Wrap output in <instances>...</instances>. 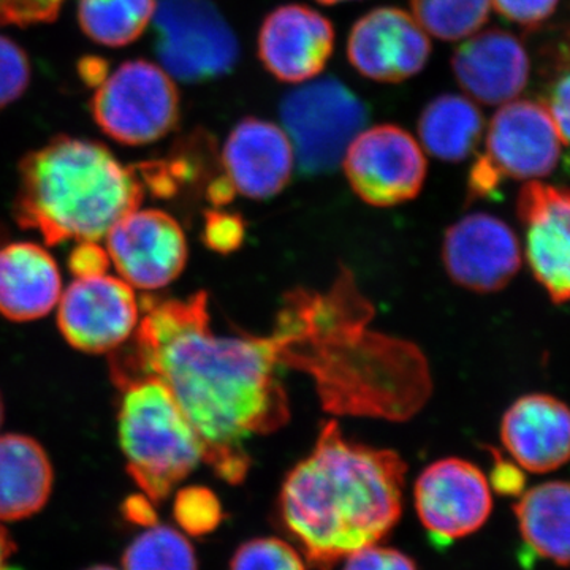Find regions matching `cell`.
I'll return each instance as SVG.
<instances>
[{
    "mask_svg": "<svg viewBox=\"0 0 570 570\" xmlns=\"http://www.w3.org/2000/svg\"><path fill=\"white\" fill-rule=\"evenodd\" d=\"M317 2L325 3V6H336V3L348 2V0H317Z\"/></svg>",
    "mask_w": 570,
    "mask_h": 570,
    "instance_id": "b9f144b4",
    "label": "cell"
},
{
    "mask_svg": "<svg viewBox=\"0 0 570 570\" xmlns=\"http://www.w3.org/2000/svg\"><path fill=\"white\" fill-rule=\"evenodd\" d=\"M456 81L471 99L483 105L512 102L528 86L531 58L515 36L501 29L474 33L452 58Z\"/></svg>",
    "mask_w": 570,
    "mask_h": 570,
    "instance_id": "ac0fdd59",
    "label": "cell"
},
{
    "mask_svg": "<svg viewBox=\"0 0 570 570\" xmlns=\"http://www.w3.org/2000/svg\"><path fill=\"white\" fill-rule=\"evenodd\" d=\"M431 43L412 14L396 7L367 11L348 33V62L377 82H401L425 69Z\"/></svg>",
    "mask_w": 570,
    "mask_h": 570,
    "instance_id": "5bb4252c",
    "label": "cell"
},
{
    "mask_svg": "<svg viewBox=\"0 0 570 570\" xmlns=\"http://www.w3.org/2000/svg\"><path fill=\"white\" fill-rule=\"evenodd\" d=\"M91 111L105 135L122 145L163 140L178 126L181 102L174 78L156 63L124 62L96 88Z\"/></svg>",
    "mask_w": 570,
    "mask_h": 570,
    "instance_id": "ba28073f",
    "label": "cell"
},
{
    "mask_svg": "<svg viewBox=\"0 0 570 570\" xmlns=\"http://www.w3.org/2000/svg\"><path fill=\"white\" fill-rule=\"evenodd\" d=\"M105 238L119 275L140 291L167 287L186 268L189 253L181 225L160 209H135L112 225Z\"/></svg>",
    "mask_w": 570,
    "mask_h": 570,
    "instance_id": "7c38bea8",
    "label": "cell"
},
{
    "mask_svg": "<svg viewBox=\"0 0 570 570\" xmlns=\"http://www.w3.org/2000/svg\"><path fill=\"white\" fill-rule=\"evenodd\" d=\"M245 232V223L238 214L224 213L219 209L206 212L204 242L214 253H234L243 245Z\"/></svg>",
    "mask_w": 570,
    "mask_h": 570,
    "instance_id": "1f68e13d",
    "label": "cell"
},
{
    "mask_svg": "<svg viewBox=\"0 0 570 570\" xmlns=\"http://www.w3.org/2000/svg\"><path fill=\"white\" fill-rule=\"evenodd\" d=\"M414 498L423 527L441 540L479 531L493 509L489 480L475 464L461 459L428 466L415 483Z\"/></svg>",
    "mask_w": 570,
    "mask_h": 570,
    "instance_id": "4fadbf2b",
    "label": "cell"
},
{
    "mask_svg": "<svg viewBox=\"0 0 570 570\" xmlns=\"http://www.w3.org/2000/svg\"><path fill=\"white\" fill-rule=\"evenodd\" d=\"M62 295L58 264L43 247L11 243L0 247V314L13 322L48 316Z\"/></svg>",
    "mask_w": 570,
    "mask_h": 570,
    "instance_id": "44dd1931",
    "label": "cell"
},
{
    "mask_svg": "<svg viewBox=\"0 0 570 570\" xmlns=\"http://www.w3.org/2000/svg\"><path fill=\"white\" fill-rule=\"evenodd\" d=\"M230 570H306L302 554L283 539H253L232 558Z\"/></svg>",
    "mask_w": 570,
    "mask_h": 570,
    "instance_id": "f546056e",
    "label": "cell"
},
{
    "mask_svg": "<svg viewBox=\"0 0 570 570\" xmlns=\"http://www.w3.org/2000/svg\"><path fill=\"white\" fill-rule=\"evenodd\" d=\"M55 472L48 453L24 434L0 436V521L36 515L51 497Z\"/></svg>",
    "mask_w": 570,
    "mask_h": 570,
    "instance_id": "7402d4cb",
    "label": "cell"
},
{
    "mask_svg": "<svg viewBox=\"0 0 570 570\" xmlns=\"http://www.w3.org/2000/svg\"><path fill=\"white\" fill-rule=\"evenodd\" d=\"M513 510L521 538L535 554L570 566V482L553 480L532 487Z\"/></svg>",
    "mask_w": 570,
    "mask_h": 570,
    "instance_id": "603a6c76",
    "label": "cell"
},
{
    "mask_svg": "<svg viewBox=\"0 0 570 570\" xmlns=\"http://www.w3.org/2000/svg\"><path fill=\"white\" fill-rule=\"evenodd\" d=\"M156 7L157 0H80L78 22L96 43L126 47L151 24Z\"/></svg>",
    "mask_w": 570,
    "mask_h": 570,
    "instance_id": "484cf974",
    "label": "cell"
},
{
    "mask_svg": "<svg viewBox=\"0 0 570 570\" xmlns=\"http://www.w3.org/2000/svg\"><path fill=\"white\" fill-rule=\"evenodd\" d=\"M564 141L560 127L542 102L512 100L491 119L485 154L469 171V195L485 198L505 179L538 181L560 163Z\"/></svg>",
    "mask_w": 570,
    "mask_h": 570,
    "instance_id": "8992f818",
    "label": "cell"
},
{
    "mask_svg": "<svg viewBox=\"0 0 570 570\" xmlns=\"http://www.w3.org/2000/svg\"><path fill=\"white\" fill-rule=\"evenodd\" d=\"M174 517L181 530L194 538L212 534L223 523L219 499L205 487H186L176 493Z\"/></svg>",
    "mask_w": 570,
    "mask_h": 570,
    "instance_id": "f1b7e54d",
    "label": "cell"
},
{
    "mask_svg": "<svg viewBox=\"0 0 570 570\" xmlns=\"http://www.w3.org/2000/svg\"><path fill=\"white\" fill-rule=\"evenodd\" d=\"M527 258L554 303L570 302V190L528 181L519 195Z\"/></svg>",
    "mask_w": 570,
    "mask_h": 570,
    "instance_id": "2e32d148",
    "label": "cell"
},
{
    "mask_svg": "<svg viewBox=\"0 0 570 570\" xmlns=\"http://www.w3.org/2000/svg\"><path fill=\"white\" fill-rule=\"evenodd\" d=\"M561 0H491L505 20L523 26L528 31H534L553 17Z\"/></svg>",
    "mask_w": 570,
    "mask_h": 570,
    "instance_id": "836d02e7",
    "label": "cell"
},
{
    "mask_svg": "<svg viewBox=\"0 0 570 570\" xmlns=\"http://www.w3.org/2000/svg\"><path fill=\"white\" fill-rule=\"evenodd\" d=\"M412 17L428 36L459 41L489 21L491 0H411Z\"/></svg>",
    "mask_w": 570,
    "mask_h": 570,
    "instance_id": "4316f807",
    "label": "cell"
},
{
    "mask_svg": "<svg viewBox=\"0 0 570 570\" xmlns=\"http://www.w3.org/2000/svg\"><path fill=\"white\" fill-rule=\"evenodd\" d=\"M86 570H118L115 568H110V566H92V568Z\"/></svg>",
    "mask_w": 570,
    "mask_h": 570,
    "instance_id": "7bdbcfd3",
    "label": "cell"
},
{
    "mask_svg": "<svg viewBox=\"0 0 570 570\" xmlns=\"http://www.w3.org/2000/svg\"><path fill=\"white\" fill-rule=\"evenodd\" d=\"M373 309L343 269L326 294L285 295L269 341L277 363L316 379L322 403L336 414L404 420L430 395L417 347L370 332Z\"/></svg>",
    "mask_w": 570,
    "mask_h": 570,
    "instance_id": "7a4b0ae2",
    "label": "cell"
},
{
    "mask_svg": "<svg viewBox=\"0 0 570 570\" xmlns=\"http://www.w3.org/2000/svg\"><path fill=\"white\" fill-rule=\"evenodd\" d=\"M3 422V401L2 396H0V425H2Z\"/></svg>",
    "mask_w": 570,
    "mask_h": 570,
    "instance_id": "ee69618b",
    "label": "cell"
},
{
    "mask_svg": "<svg viewBox=\"0 0 570 570\" xmlns=\"http://www.w3.org/2000/svg\"><path fill=\"white\" fill-rule=\"evenodd\" d=\"M534 39L539 102L546 105L570 146V0H561L546 24L530 31Z\"/></svg>",
    "mask_w": 570,
    "mask_h": 570,
    "instance_id": "cb8c5ba5",
    "label": "cell"
},
{
    "mask_svg": "<svg viewBox=\"0 0 570 570\" xmlns=\"http://www.w3.org/2000/svg\"><path fill=\"white\" fill-rule=\"evenodd\" d=\"M294 160L287 134L258 118L236 124L223 149L224 175L236 193L254 200L283 193L291 181Z\"/></svg>",
    "mask_w": 570,
    "mask_h": 570,
    "instance_id": "d6986e66",
    "label": "cell"
},
{
    "mask_svg": "<svg viewBox=\"0 0 570 570\" xmlns=\"http://www.w3.org/2000/svg\"><path fill=\"white\" fill-rule=\"evenodd\" d=\"M121 510L124 519L138 524V527L149 528L159 523L153 501L146 494H134V497L127 498Z\"/></svg>",
    "mask_w": 570,
    "mask_h": 570,
    "instance_id": "8d00e7d4",
    "label": "cell"
},
{
    "mask_svg": "<svg viewBox=\"0 0 570 570\" xmlns=\"http://www.w3.org/2000/svg\"><path fill=\"white\" fill-rule=\"evenodd\" d=\"M332 21L311 7H277L258 32V58L276 80L299 85L324 71L335 50Z\"/></svg>",
    "mask_w": 570,
    "mask_h": 570,
    "instance_id": "e0dca14e",
    "label": "cell"
},
{
    "mask_svg": "<svg viewBox=\"0 0 570 570\" xmlns=\"http://www.w3.org/2000/svg\"><path fill=\"white\" fill-rule=\"evenodd\" d=\"M67 0H0V26L43 24L58 18Z\"/></svg>",
    "mask_w": 570,
    "mask_h": 570,
    "instance_id": "d6a6232c",
    "label": "cell"
},
{
    "mask_svg": "<svg viewBox=\"0 0 570 570\" xmlns=\"http://www.w3.org/2000/svg\"><path fill=\"white\" fill-rule=\"evenodd\" d=\"M494 489L502 494H517L520 493L523 487V475L515 466L505 463V461H498L493 472Z\"/></svg>",
    "mask_w": 570,
    "mask_h": 570,
    "instance_id": "74e56055",
    "label": "cell"
},
{
    "mask_svg": "<svg viewBox=\"0 0 570 570\" xmlns=\"http://www.w3.org/2000/svg\"><path fill=\"white\" fill-rule=\"evenodd\" d=\"M343 165L352 190L379 208L414 200L426 178L423 149L411 134L393 124L356 135Z\"/></svg>",
    "mask_w": 570,
    "mask_h": 570,
    "instance_id": "30bf717a",
    "label": "cell"
},
{
    "mask_svg": "<svg viewBox=\"0 0 570 570\" xmlns=\"http://www.w3.org/2000/svg\"><path fill=\"white\" fill-rule=\"evenodd\" d=\"M344 570H417V566L401 551L371 546L348 554Z\"/></svg>",
    "mask_w": 570,
    "mask_h": 570,
    "instance_id": "e575fe53",
    "label": "cell"
},
{
    "mask_svg": "<svg viewBox=\"0 0 570 570\" xmlns=\"http://www.w3.org/2000/svg\"><path fill=\"white\" fill-rule=\"evenodd\" d=\"M153 21L157 56L176 80H216L238 63L234 29L208 0H157Z\"/></svg>",
    "mask_w": 570,
    "mask_h": 570,
    "instance_id": "9c48e42d",
    "label": "cell"
},
{
    "mask_svg": "<svg viewBox=\"0 0 570 570\" xmlns=\"http://www.w3.org/2000/svg\"><path fill=\"white\" fill-rule=\"evenodd\" d=\"M281 121L302 174L318 176L343 163L348 145L365 130L370 110L344 82L324 78L288 92Z\"/></svg>",
    "mask_w": 570,
    "mask_h": 570,
    "instance_id": "52a82bcc",
    "label": "cell"
},
{
    "mask_svg": "<svg viewBox=\"0 0 570 570\" xmlns=\"http://www.w3.org/2000/svg\"><path fill=\"white\" fill-rule=\"evenodd\" d=\"M442 257L449 276L461 287L491 294L504 288L519 273L521 246L504 220L475 213L449 228Z\"/></svg>",
    "mask_w": 570,
    "mask_h": 570,
    "instance_id": "9a60e30c",
    "label": "cell"
},
{
    "mask_svg": "<svg viewBox=\"0 0 570 570\" xmlns=\"http://www.w3.org/2000/svg\"><path fill=\"white\" fill-rule=\"evenodd\" d=\"M124 570H198L193 543L171 527L154 524L124 551Z\"/></svg>",
    "mask_w": 570,
    "mask_h": 570,
    "instance_id": "83f0119b",
    "label": "cell"
},
{
    "mask_svg": "<svg viewBox=\"0 0 570 570\" xmlns=\"http://www.w3.org/2000/svg\"><path fill=\"white\" fill-rule=\"evenodd\" d=\"M485 122L472 100L456 94H444L431 100L419 119L423 148L444 163H461L482 138Z\"/></svg>",
    "mask_w": 570,
    "mask_h": 570,
    "instance_id": "d4e9b609",
    "label": "cell"
},
{
    "mask_svg": "<svg viewBox=\"0 0 570 570\" xmlns=\"http://www.w3.org/2000/svg\"><path fill=\"white\" fill-rule=\"evenodd\" d=\"M110 264V255L97 242H80L69 257L71 275L77 279L107 275Z\"/></svg>",
    "mask_w": 570,
    "mask_h": 570,
    "instance_id": "d590c367",
    "label": "cell"
},
{
    "mask_svg": "<svg viewBox=\"0 0 570 570\" xmlns=\"http://www.w3.org/2000/svg\"><path fill=\"white\" fill-rule=\"evenodd\" d=\"M17 553V543L10 538L9 531L0 527V570H21L11 568L10 558Z\"/></svg>",
    "mask_w": 570,
    "mask_h": 570,
    "instance_id": "60d3db41",
    "label": "cell"
},
{
    "mask_svg": "<svg viewBox=\"0 0 570 570\" xmlns=\"http://www.w3.org/2000/svg\"><path fill=\"white\" fill-rule=\"evenodd\" d=\"M501 439L521 468L554 471L570 460V409L550 395L520 397L502 419Z\"/></svg>",
    "mask_w": 570,
    "mask_h": 570,
    "instance_id": "ffe728a7",
    "label": "cell"
},
{
    "mask_svg": "<svg viewBox=\"0 0 570 570\" xmlns=\"http://www.w3.org/2000/svg\"><path fill=\"white\" fill-rule=\"evenodd\" d=\"M140 324L134 287L112 276L75 279L58 303L63 340L85 354H107L122 347Z\"/></svg>",
    "mask_w": 570,
    "mask_h": 570,
    "instance_id": "8fae6325",
    "label": "cell"
},
{
    "mask_svg": "<svg viewBox=\"0 0 570 570\" xmlns=\"http://www.w3.org/2000/svg\"><path fill=\"white\" fill-rule=\"evenodd\" d=\"M148 303L134 347L112 363V377L118 385L159 379L200 439L204 461L238 485L250 468L246 439L291 419L272 341L213 333L205 292Z\"/></svg>",
    "mask_w": 570,
    "mask_h": 570,
    "instance_id": "6da1fadb",
    "label": "cell"
},
{
    "mask_svg": "<svg viewBox=\"0 0 570 570\" xmlns=\"http://www.w3.org/2000/svg\"><path fill=\"white\" fill-rule=\"evenodd\" d=\"M80 73L82 80L92 88H97L107 78V63L104 62V59L86 58L80 62Z\"/></svg>",
    "mask_w": 570,
    "mask_h": 570,
    "instance_id": "ab89813d",
    "label": "cell"
},
{
    "mask_svg": "<svg viewBox=\"0 0 570 570\" xmlns=\"http://www.w3.org/2000/svg\"><path fill=\"white\" fill-rule=\"evenodd\" d=\"M406 471L397 453L348 441L326 422L316 448L284 480L281 523L314 569L332 570L396 527Z\"/></svg>",
    "mask_w": 570,
    "mask_h": 570,
    "instance_id": "3957f363",
    "label": "cell"
},
{
    "mask_svg": "<svg viewBox=\"0 0 570 570\" xmlns=\"http://www.w3.org/2000/svg\"><path fill=\"white\" fill-rule=\"evenodd\" d=\"M118 436L127 471L142 494L164 501L204 460V445L156 377L124 382Z\"/></svg>",
    "mask_w": 570,
    "mask_h": 570,
    "instance_id": "5b68a950",
    "label": "cell"
},
{
    "mask_svg": "<svg viewBox=\"0 0 570 570\" xmlns=\"http://www.w3.org/2000/svg\"><path fill=\"white\" fill-rule=\"evenodd\" d=\"M235 194L234 186H232V183L228 181L227 176L224 174L214 178L208 184V189H206V197L216 206L230 204L234 200Z\"/></svg>",
    "mask_w": 570,
    "mask_h": 570,
    "instance_id": "f35d334b",
    "label": "cell"
},
{
    "mask_svg": "<svg viewBox=\"0 0 570 570\" xmlns=\"http://www.w3.org/2000/svg\"><path fill=\"white\" fill-rule=\"evenodd\" d=\"M31 81V62L20 45L0 36V110L20 99Z\"/></svg>",
    "mask_w": 570,
    "mask_h": 570,
    "instance_id": "4dcf8cb0",
    "label": "cell"
},
{
    "mask_svg": "<svg viewBox=\"0 0 570 570\" xmlns=\"http://www.w3.org/2000/svg\"><path fill=\"white\" fill-rule=\"evenodd\" d=\"M18 171L14 217L50 246L99 242L145 197L137 168L124 167L102 142L69 135L26 154Z\"/></svg>",
    "mask_w": 570,
    "mask_h": 570,
    "instance_id": "277c9868",
    "label": "cell"
}]
</instances>
